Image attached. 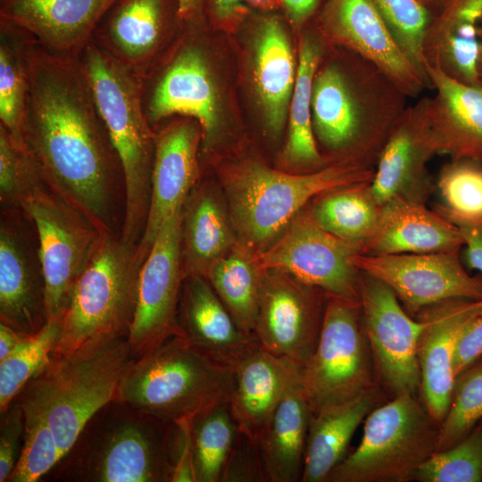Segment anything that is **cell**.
Listing matches in <instances>:
<instances>
[{"label":"cell","mask_w":482,"mask_h":482,"mask_svg":"<svg viewBox=\"0 0 482 482\" xmlns=\"http://www.w3.org/2000/svg\"><path fill=\"white\" fill-rule=\"evenodd\" d=\"M463 241L450 220L424 203L400 202L381 209L378 226L360 253H426L461 250Z\"/></svg>","instance_id":"cell-28"},{"label":"cell","mask_w":482,"mask_h":482,"mask_svg":"<svg viewBox=\"0 0 482 482\" xmlns=\"http://www.w3.org/2000/svg\"><path fill=\"white\" fill-rule=\"evenodd\" d=\"M204 4V0H179V15L182 22H199Z\"/></svg>","instance_id":"cell-54"},{"label":"cell","mask_w":482,"mask_h":482,"mask_svg":"<svg viewBox=\"0 0 482 482\" xmlns=\"http://www.w3.org/2000/svg\"><path fill=\"white\" fill-rule=\"evenodd\" d=\"M378 388L345 403L312 414L302 482H326L347 455L353 433L379 403Z\"/></svg>","instance_id":"cell-33"},{"label":"cell","mask_w":482,"mask_h":482,"mask_svg":"<svg viewBox=\"0 0 482 482\" xmlns=\"http://www.w3.org/2000/svg\"><path fill=\"white\" fill-rule=\"evenodd\" d=\"M482 314V299H451L421 310L423 323L418 354L423 403L439 425L448 409L455 375L453 362L457 343L468 327Z\"/></svg>","instance_id":"cell-23"},{"label":"cell","mask_w":482,"mask_h":482,"mask_svg":"<svg viewBox=\"0 0 482 482\" xmlns=\"http://www.w3.org/2000/svg\"><path fill=\"white\" fill-rule=\"evenodd\" d=\"M137 358L128 336L100 337L53 355L16 400L24 412L52 429L62 457L88 422L116 401L120 384Z\"/></svg>","instance_id":"cell-3"},{"label":"cell","mask_w":482,"mask_h":482,"mask_svg":"<svg viewBox=\"0 0 482 482\" xmlns=\"http://www.w3.org/2000/svg\"><path fill=\"white\" fill-rule=\"evenodd\" d=\"M61 319L47 320L42 328L0 361V411H5L27 383L51 360L61 333Z\"/></svg>","instance_id":"cell-39"},{"label":"cell","mask_w":482,"mask_h":482,"mask_svg":"<svg viewBox=\"0 0 482 482\" xmlns=\"http://www.w3.org/2000/svg\"><path fill=\"white\" fill-rule=\"evenodd\" d=\"M328 298L285 271L262 270L254 328L261 347L301 371L316 348Z\"/></svg>","instance_id":"cell-14"},{"label":"cell","mask_w":482,"mask_h":482,"mask_svg":"<svg viewBox=\"0 0 482 482\" xmlns=\"http://www.w3.org/2000/svg\"><path fill=\"white\" fill-rule=\"evenodd\" d=\"M233 369L230 411L240 432L259 442L280 401L300 378V370L260 345Z\"/></svg>","instance_id":"cell-27"},{"label":"cell","mask_w":482,"mask_h":482,"mask_svg":"<svg viewBox=\"0 0 482 482\" xmlns=\"http://www.w3.org/2000/svg\"><path fill=\"white\" fill-rule=\"evenodd\" d=\"M255 254L237 241L212 265L205 277L239 327L253 335L262 278Z\"/></svg>","instance_id":"cell-36"},{"label":"cell","mask_w":482,"mask_h":482,"mask_svg":"<svg viewBox=\"0 0 482 482\" xmlns=\"http://www.w3.org/2000/svg\"><path fill=\"white\" fill-rule=\"evenodd\" d=\"M193 420L184 419L174 423L176 436L170 482H197L192 437Z\"/></svg>","instance_id":"cell-48"},{"label":"cell","mask_w":482,"mask_h":482,"mask_svg":"<svg viewBox=\"0 0 482 482\" xmlns=\"http://www.w3.org/2000/svg\"><path fill=\"white\" fill-rule=\"evenodd\" d=\"M320 36L303 35L298 47L296 79L290 100L287 137L281 162L301 173L320 170L329 162L320 153L314 135L312 92L315 73L325 53Z\"/></svg>","instance_id":"cell-34"},{"label":"cell","mask_w":482,"mask_h":482,"mask_svg":"<svg viewBox=\"0 0 482 482\" xmlns=\"http://www.w3.org/2000/svg\"><path fill=\"white\" fill-rule=\"evenodd\" d=\"M361 247L320 228L308 210L300 212L264 251L255 254L261 270L285 271L328 297L361 304L362 271L353 262Z\"/></svg>","instance_id":"cell-13"},{"label":"cell","mask_w":482,"mask_h":482,"mask_svg":"<svg viewBox=\"0 0 482 482\" xmlns=\"http://www.w3.org/2000/svg\"><path fill=\"white\" fill-rule=\"evenodd\" d=\"M33 39L21 27L0 18V125L21 142L29 88V52Z\"/></svg>","instance_id":"cell-37"},{"label":"cell","mask_w":482,"mask_h":482,"mask_svg":"<svg viewBox=\"0 0 482 482\" xmlns=\"http://www.w3.org/2000/svg\"><path fill=\"white\" fill-rule=\"evenodd\" d=\"M477 71H478L479 79H482V42L480 43L479 50H478V61H477Z\"/></svg>","instance_id":"cell-57"},{"label":"cell","mask_w":482,"mask_h":482,"mask_svg":"<svg viewBox=\"0 0 482 482\" xmlns=\"http://www.w3.org/2000/svg\"><path fill=\"white\" fill-rule=\"evenodd\" d=\"M238 433L229 403L218 404L193 420L197 482H222Z\"/></svg>","instance_id":"cell-38"},{"label":"cell","mask_w":482,"mask_h":482,"mask_svg":"<svg viewBox=\"0 0 482 482\" xmlns=\"http://www.w3.org/2000/svg\"><path fill=\"white\" fill-rule=\"evenodd\" d=\"M245 2L261 9H270L277 4V0H245Z\"/></svg>","instance_id":"cell-56"},{"label":"cell","mask_w":482,"mask_h":482,"mask_svg":"<svg viewBox=\"0 0 482 482\" xmlns=\"http://www.w3.org/2000/svg\"><path fill=\"white\" fill-rule=\"evenodd\" d=\"M482 358V314L475 318L461 336L454 352L455 378Z\"/></svg>","instance_id":"cell-49"},{"label":"cell","mask_w":482,"mask_h":482,"mask_svg":"<svg viewBox=\"0 0 482 482\" xmlns=\"http://www.w3.org/2000/svg\"><path fill=\"white\" fill-rule=\"evenodd\" d=\"M47 321L38 238L22 209L0 214V322L32 335Z\"/></svg>","instance_id":"cell-18"},{"label":"cell","mask_w":482,"mask_h":482,"mask_svg":"<svg viewBox=\"0 0 482 482\" xmlns=\"http://www.w3.org/2000/svg\"><path fill=\"white\" fill-rule=\"evenodd\" d=\"M287 33L276 16L259 25L253 45V81L265 123L278 135L286 122L296 71Z\"/></svg>","instance_id":"cell-31"},{"label":"cell","mask_w":482,"mask_h":482,"mask_svg":"<svg viewBox=\"0 0 482 482\" xmlns=\"http://www.w3.org/2000/svg\"><path fill=\"white\" fill-rule=\"evenodd\" d=\"M317 29L326 44L374 62L410 98L429 87L395 42L373 0H325Z\"/></svg>","instance_id":"cell-19"},{"label":"cell","mask_w":482,"mask_h":482,"mask_svg":"<svg viewBox=\"0 0 482 482\" xmlns=\"http://www.w3.org/2000/svg\"><path fill=\"white\" fill-rule=\"evenodd\" d=\"M447 219L460 230L467 266L482 275V218L471 220Z\"/></svg>","instance_id":"cell-50"},{"label":"cell","mask_w":482,"mask_h":482,"mask_svg":"<svg viewBox=\"0 0 482 482\" xmlns=\"http://www.w3.org/2000/svg\"><path fill=\"white\" fill-rule=\"evenodd\" d=\"M46 187L23 143L0 125L1 210L22 209L27 200Z\"/></svg>","instance_id":"cell-43"},{"label":"cell","mask_w":482,"mask_h":482,"mask_svg":"<svg viewBox=\"0 0 482 482\" xmlns=\"http://www.w3.org/2000/svg\"><path fill=\"white\" fill-rule=\"evenodd\" d=\"M151 196L141 245L150 249L163 222L183 204L199 179L203 133L192 118L179 117L155 129Z\"/></svg>","instance_id":"cell-22"},{"label":"cell","mask_w":482,"mask_h":482,"mask_svg":"<svg viewBox=\"0 0 482 482\" xmlns=\"http://www.w3.org/2000/svg\"><path fill=\"white\" fill-rule=\"evenodd\" d=\"M28 336L0 322V361L11 354Z\"/></svg>","instance_id":"cell-53"},{"label":"cell","mask_w":482,"mask_h":482,"mask_svg":"<svg viewBox=\"0 0 482 482\" xmlns=\"http://www.w3.org/2000/svg\"><path fill=\"white\" fill-rule=\"evenodd\" d=\"M175 436L174 423L135 410L114 417L88 439L77 472L86 481L170 482Z\"/></svg>","instance_id":"cell-10"},{"label":"cell","mask_w":482,"mask_h":482,"mask_svg":"<svg viewBox=\"0 0 482 482\" xmlns=\"http://www.w3.org/2000/svg\"><path fill=\"white\" fill-rule=\"evenodd\" d=\"M183 204L162 225L142 265L137 307L129 333L138 358L174 336H184L179 304L184 273L181 259Z\"/></svg>","instance_id":"cell-15"},{"label":"cell","mask_w":482,"mask_h":482,"mask_svg":"<svg viewBox=\"0 0 482 482\" xmlns=\"http://www.w3.org/2000/svg\"><path fill=\"white\" fill-rule=\"evenodd\" d=\"M78 59L122 167L125 201L120 235L136 244L148 216L156 139L143 107L142 79L93 40Z\"/></svg>","instance_id":"cell-4"},{"label":"cell","mask_w":482,"mask_h":482,"mask_svg":"<svg viewBox=\"0 0 482 482\" xmlns=\"http://www.w3.org/2000/svg\"><path fill=\"white\" fill-rule=\"evenodd\" d=\"M374 169L336 162L305 173H287L258 162L225 167L221 181L238 239L255 253L273 244L304 206L320 195L370 182Z\"/></svg>","instance_id":"cell-5"},{"label":"cell","mask_w":482,"mask_h":482,"mask_svg":"<svg viewBox=\"0 0 482 482\" xmlns=\"http://www.w3.org/2000/svg\"><path fill=\"white\" fill-rule=\"evenodd\" d=\"M4 0H0V4L3 3Z\"/></svg>","instance_id":"cell-58"},{"label":"cell","mask_w":482,"mask_h":482,"mask_svg":"<svg viewBox=\"0 0 482 482\" xmlns=\"http://www.w3.org/2000/svg\"><path fill=\"white\" fill-rule=\"evenodd\" d=\"M482 420V358L454 380L451 401L439 424L436 451L466 436Z\"/></svg>","instance_id":"cell-42"},{"label":"cell","mask_w":482,"mask_h":482,"mask_svg":"<svg viewBox=\"0 0 482 482\" xmlns=\"http://www.w3.org/2000/svg\"><path fill=\"white\" fill-rule=\"evenodd\" d=\"M460 250L369 255L356 253L353 262L386 284L411 314L451 299H482V278L464 268Z\"/></svg>","instance_id":"cell-17"},{"label":"cell","mask_w":482,"mask_h":482,"mask_svg":"<svg viewBox=\"0 0 482 482\" xmlns=\"http://www.w3.org/2000/svg\"><path fill=\"white\" fill-rule=\"evenodd\" d=\"M115 0H4L0 18L27 30L54 54L79 56Z\"/></svg>","instance_id":"cell-25"},{"label":"cell","mask_w":482,"mask_h":482,"mask_svg":"<svg viewBox=\"0 0 482 482\" xmlns=\"http://www.w3.org/2000/svg\"><path fill=\"white\" fill-rule=\"evenodd\" d=\"M373 1L395 42L430 87L424 44L433 14L419 0Z\"/></svg>","instance_id":"cell-41"},{"label":"cell","mask_w":482,"mask_h":482,"mask_svg":"<svg viewBox=\"0 0 482 482\" xmlns=\"http://www.w3.org/2000/svg\"><path fill=\"white\" fill-rule=\"evenodd\" d=\"M245 0H209V9L213 21L224 27L238 21L245 13Z\"/></svg>","instance_id":"cell-51"},{"label":"cell","mask_w":482,"mask_h":482,"mask_svg":"<svg viewBox=\"0 0 482 482\" xmlns=\"http://www.w3.org/2000/svg\"><path fill=\"white\" fill-rule=\"evenodd\" d=\"M413 480L482 481V420L458 443L434 452L416 471Z\"/></svg>","instance_id":"cell-44"},{"label":"cell","mask_w":482,"mask_h":482,"mask_svg":"<svg viewBox=\"0 0 482 482\" xmlns=\"http://www.w3.org/2000/svg\"><path fill=\"white\" fill-rule=\"evenodd\" d=\"M343 48V47H342ZM345 59H325L312 92L314 135L330 162L374 169L410 98L378 66L344 48Z\"/></svg>","instance_id":"cell-2"},{"label":"cell","mask_w":482,"mask_h":482,"mask_svg":"<svg viewBox=\"0 0 482 482\" xmlns=\"http://www.w3.org/2000/svg\"><path fill=\"white\" fill-rule=\"evenodd\" d=\"M308 211L320 228L359 245L361 250L375 231L381 214V207L370 193V182L320 195Z\"/></svg>","instance_id":"cell-35"},{"label":"cell","mask_w":482,"mask_h":482,"mask_svg":"<svg viewBox=\"0 0 482 482\" xmlns=\"http://www.w3.org/2000/svg\"><path fill=\"white\" fill-rule=\"evenodd\" d=\"M225 481H269L259 443L240 430L224 471Z\"/></svg>","instance_id":"cell-47"},{"label":"cell","mask_w":482,"mask_h":482,"mask_svg":"<svg viewBox=\"0 0 482 482\" xmlns=\"http://www.w3.org/2000/svg\"><path fill=\"white\" fill-rule=\"evenodd\" d=\"M234 369L174 336L137 358L123 377L115 402L162 421L195 420L229 403Z\"/></svg>","instance_id":"cell-6"},{"label":"cell","mask_w":482,"mask_h":482,"mask_svg":"<svg viewBox=\"0 0 482 482\" xmlns=\"http://www.w3.org/2000/svg\"><path fill=\"white\" fill-rule=\"evenodd\" d=\"M436 154L424 97L409 105L377 159L370 190L381 209L400 202L425 204L432 189L428 163Z\"/></svg>","instance_id":"cell-20"},{"label":"cell","mask_w":482,"mask_h":482,"mask_svg":"<svg viewBox=\"0 0 482 482\" xmlns=\"http://www.w3.org/2000/svg\"><path fill=\"white\" fill-rule=\"evenodd\" d=\"M142 102L154 130L170 117H188L201 126L203 148L212 145L220 120L218 89L207 53L195 37L184 36L158 58L142 78Z\"/></svg>","instance_id":"cell-11"},{"label":"cell","mask_w":482,"mask_h":482,"mask_svg":"<svg viewBox=\"0 0 482 482\" xmlns=\"http://www.w3.org/2000/svg\"><path fill=\"white\" fill-rule=\"evenodd\" d=\"M238 239L218 191L210 185L195 187L183 205L181 259L184 277H206L212 265Z\"/></svg>","instance_id":"cell-30"},{"label":"cell","mask_w":482,"mask_h":482,"mask_svg":"<svg viewBox=\"0 0 482 482\" xmlns=\"http://www.w3.org/2000/svg\"><path fill=\"white\" fill-rule=\"evenodd\" d=\"M437 189L444 204L436 211L446 218H482V162L453 159L443 166Z\"/></svg>","instance_id":"cell-40"},{"label":"cell","mask_w":482,"mask_h":482,"mask_svg":"<svg viewBox=\"0 0 482 482\" xmlns=\"http://www.w3.org/2000/svg\"><path fill=\"white\" fill-rule=\"evenodd\" d=\"M481 38L482 0H447L426 35L427 63L462 82H476Z\"/></svg>","instance_id":"cell-29"},{"label":"cell","mask_w":482,"mask_h":482,"mask_svg":"<svg viewBox=\"0 0 482 482\" xmlns=\"http://www.w3.org/2000/svg\"><path fill=\"white\" fill-rule=\"evenodd\" d=\"M24 435V413L15 399L1 412L0 482L7 481L21 453Z\"/></svg>","instance_id":"cell-46"},{"label":"cell","mask_w":482,"mask_h":482,"mask_svg":"<svg viewBox=\"0 0 482 482\" xmlns=\"http://www.w3.org/2000/svg\"><path fill=\"white\" fill-rule=\"evenodd\" d=\"M293 27L301 29L313 15L319 13L325 0H280Z\"/></svg>","instance_id":"cell-52"},{"label":"cell","mask_w":482,"mask_h":482,"mask_svg":"<svg viewBox=\"0 0 482 482\" xmlns=\"http://www.w3.org/2000/svg\"><path fill=\"white\" fill-rule=\"evenodd\" d=\"M311 417L299 378L280 401L258 442L270 482L301 481Z\"/></svg>","instance_id":"cell-32"},{"label":"cell","mask_w":482,"mask_h":482,"mask_svg":"<svg viewBox=\"0 0 482 482\" xmlns=\"http://www.w3.org/2000/svg\"><path fill=\"white\" fill-rule=\"evenodd\" d=\"M22 210L37 234L47 320L62 318L76 282L104 232L47 187L27 200Z\"/></svg>","instance_id":"cell-12"},{"label":"cell","mask_w":482,"mask_h":482,"mask_svg":"<svg viewBox=\"0 0 482 482\" xmlns=\"http://www.w3.org/2000/svg\"><path fill=\"white\" fill-rule=\"evenodd\" d=\"M364 421L359 445L326 482H407L436 452L439 425L415 394L393 396Z\"/></svg>","instance_id":"cell-8"},{"label":"cell","mask_w":482,"mask_h":482,"mask_svg":"<svg viewBox=\"0 0 482 482\" xmlns=\"http://www.w3.org/2000/svg\"><path fill=\"white\" fill-rule=\"evenodd\" d=\"M182 23L179 0H115L92 40L142 79L162 54L174 26Z\"/></svg>","instance_id":"cell-21"},{"label":"cell","mask_w":482,"mask_h":482,"mask_svg":"<svg viewBox=\"0 0 482 482\" xmlns=\"http://www.w3.org/2000/svg\"><path fill=\"white\" fill-rule=\"evenodd\" d=\"M24 435L20 456L8 481L34 482L62 457L50 427L41 419L24 412Z\"/></svg>","instance_id":"cell-45"},{"label":"cell","mask_w":482,"mask_h":482,"mask_svg":"<svg viewBox=\"0 0 482 482\" xmlns=\"http://www.w3.org/2000/svg\"><path fill=\"white\" fill-rule=\"evenodd\" d=\"M363 330L380 380L393 396L420 388L419 340L423 328L384 282L362 271Z\"/></svg>","instance_id":"cell-16"},{"label":"cell","mask_w":482,"mask_h":482,"mask_svg":"<svg viewBox=\"0 0 482 482\" xmlns=\"http://www.w3.org/2000/svg\"><path fill=\"white\" fill-rule=\"evenodd\" d=\"M369 347L361 304L328 297L316 348L300 371L312 414L377 388Z\"/></svg>","instance_id":"cell-9"},{"label":"cell","mask_w":482,"mask_h":482,"mask_svg":"<svg viewBox=\"0 0 482 482\" xmlns=\"http://www.w3.org/2000/svg\"><path fill=\"white\" fill-rule=\"evenodd\" d=\"M432 97H425L426 115L437 154L482 162V79L458 80L428 65Z\"/></svg>","instance_id":"cell-24"},{"label":"cell","mask_w":482,"mask_h":482,"mask_svg":"<svg viewBox=\"0 0 482 482\" xmlns=\"http://www.w3.org/2000/svg\"><path fill=\"white\" fill-rule=\"evenodd\" d=\"M29 71L21 137L46 186L103 232L118 234L122 167L78 56L49 52L34 38Z\"/></svg>","instance_id":"cell-1"},{"label":"cell","mask_w":482,"mask_h":482,"mask_svg":"<svg viewBox=\"0 0 482 482\" xmlns=\"http://www.w3.org/2000/svg\"><path fill=\"white\" fill-rule=\"evenodd\" d=\"M150 249L120 234L104 233L79 275L61 319L53 355L100 337L128 336L134 319L139 276Z\"/></svg>","instance_id":"cell-7"},{"label":"cell","mask_w":482,"mask_h":482,"mask_svg":"<svg viewBox=\"0 0 482 482\" xmlns=\"http://www.w3.org/2000/svg\"><path fill=\"white\" fill-rule=\"evenodd\" d=\"M434 15L442 8L447 0H419Z\"/></svg>","instance_id":"cell-55"},{"label":"cell","mask_w":482,"mask_h":482,"mask_svg":"<svg viewBox=\"0 0 482 482\" xmlns=\"http://www.w3.org/2000/svg\"><path fill=\"white\" fill-rule=\"evenodd\" d=\"M179 322L193 345L232 368L259 345L254 335L239 327L209 281L199 275L184 278Z\"/></svg>","instance_id":"cell-26"}]
</instances>
